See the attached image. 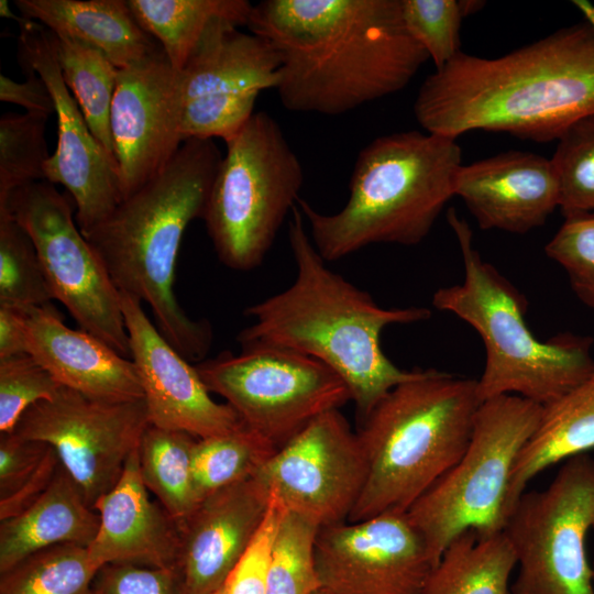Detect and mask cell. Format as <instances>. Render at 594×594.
I'll list each match as a JSON object with an SVG mask.
<instances>
[{
	"instance_id": "cell-1",
	"label": "cell",
	"mask_w": 594,
	"mask_h": 594,
	"mask_svg": "<svg viewBox=\"0 0 594 594\" xmlns=\"http://www.w3.org/2000/svg\"><path fill=\"white\" fill-rule=\"evenodd\" d=\"M246 28L274 48L293 112L339 116L403 90L429 59L400 0H263Z\"/></svg>"
},
{
	"instance_id": "cell-2",
	"label": "cell",
	"mask_w": 594,
	"mask_h": 594,
	"mask_svg": "<svg viewBox=\"0 0 594 594\" xmlns=\"http://www.w3.org/2000/svg\"><path fill=\"white\" fill-rule=\"evenodd\" d=\"M573 3L583 21L499 57L460 52L436 69L415 99L417 122L454 140L482 130L550 142L594 118V6Z\"/></svg>"
},
{
	"instance_id": "cell-3",
	"label": "cell",
	"mask_w": 594,
	"mask_h": 594,
	"mask_svg": "<svg viewBox=\"0 0 594 594\" xmlns=\"http://www.w3.org/2000/svg\"><path fill=\"white\" fill-rule=\"evenodd\" d=\"M289 217L296 277L285 290L244 310L254 322L240 331L238 341L283 346L322 362L345 383L361 421L394 387L421 373L402 370L384 354L382 331L427 320L431 311L381 307L327 266L298 206Z\"/></svg>"
},
{
	"instance_id": "cell-4",
	"label": "cell",
	"mask_w": 594,
	"mask_h": 594,
	"mask_svg": "<svg viewBox=\"0 0 594 594\" xmlns=\"http://www.w3.org/2000/svg\"><path fill=\"white\" fill-rule=\"evenodd\" d=\"M221 158L213 140L184 141L158 175L82 233L117 289L145 302L158 331L189 362L206 359L212 330L177 301L176 261L186 228L204 218Z\"/></svg>"
},
{
	"instance_id": "cell-5",
	"label": "cell",
	"mask_w": 594,
	"mask_h": 594,
	"mask_svg": "<svg viewBox=\"0 0 594 594\" xmlns=\"http://www.w3.org/2000/svg\"><path fill=\"white\" fill-rule=\"evenodd\" d=\"M457 140L416 130L375 138L359 153L345 205L323 213L299 198L309 237L326 262L378 243L419 244L453 197Z\"/></svg>"
},
{
	"instance_id": "cell-6",
	"label": "cell",
	"mask_w": 594,
	"mask_h": 594,
	"mask_svg": "<svg viewBox=\"0 0 594 594\" xmlns=\"http://www.w3.org/2000/svg\"><path fill=\"white\" fill-rule=\"evenodd\" d=\"M481 403L476 380L433 369L394 387L356 430L367 475L348 521L406 513L463 455Z\"/></svg>"
},
{
	"instance_id": "cell-7",
	"label": "cell",
	"mask_w": 594,
	"mask_h": 594,
	"mask_svg": "<svg viewBox=\"0 0 594 594\" xmlns=\"http://www.w3.org/2000/svg\"><path fill=\"white\" fill-rule=\"evenodd\" d=\"M448 222L457 238L464 270L461 284L440 287L432 305L469 323L486 351L483 373L476 380L481 402L516 395L547 405L594 371L593 339L559 333L537 339L525 320L526 298L473 246V232L453 208Z\"/></svg>"
},
{
	"instance_id": "cell-8",
	"label": "cell",
	"mask_w": 594,
	"mask_h": 594,
	"mask_svg": "<svg viewBox=\"0 0 594 594\" xmlns=\"http://www.w3.org/2000/svg\"><path fill=\"white\" fill-rule=\"evenodd\" d=\"M226 145L202 219L219 261L246 272L263 263L297 206L304 169L265 111L255 112Z\"/></svg>"
},
{
	"instance_id": "cell-9",
	"label": "cell",
	"mask_w": 594,
	"mask_h": 594,
	"mask_svg": "<svg viewBox=\"0 0 594 594\" xmlns=\"http://www.w3.org/2000/svg\"><path fill=\"white\" fill-rule=\"evenodd\" d=\"M541 414L542 405L516 395L481 403L463 455L406 512L436 565L461 532L504 530L514 466Z\"/></svg>"
},
{
	"instance_id": "cell-10",
	"label": "cell",
	"mask_w": 594,
	"mask_h": 594,
	"mask_svg": "<svg viewBox=\"0 0 594 594\" xmlns=\"http://www.w3.org/2000/svg\"><path fill=\"white\" fill-rule=\"evenodd\" d=\"M241 349L195 366L207 389L224 398L243 425L276 450L320 415L351 400L342 378L309 355L264 343Z\"/></svg>"
},
{
	"instance_id": "cell-11",
	"label": "cell",
	"mask_w": 594,
	"mask_h": 594,
	"mask_svg": "<svg viewBox=\"0 0 594 594\" xmlns=\"http://www.w3.org/2000/svg\"><path fill=\"white\" fill-rule=\"evenodd\" d=\"M594 530V459L564 461L542 491L525 492L504 532L517 558L513 594H594L585 539Z\"/></svg>"
},
{
	"instance_id": "cell-12",
	"label": "cell",
	"mask_w": 594,
	"mask_h": 594,
	"mask_svg": "<svg viewBox=\"0 0 594 594\" xmlns=\"http://www.w3.org/2000/svg\"><path fill=\"white\" fill-rule=\"evenodd\" d=\"M30 235L53 299L81 330L131 359L120 292L81 233L69 200L54 184L22 186L0 204Z\"/></svg>"
},
{
	"instance_id": "cell-13",
	"label": "cell",
	"mask_w": 594,
	"mask_h": 594,
	"mask_svg": "<svg viewBox=\"0 0 594 594\" xmlns=\"http://www.w3.org/2000/svg\"><path fill=\"white\" fill-rule=\"evenodd\" d=\"M148 426L144 398L101 400L62 386L29 407L12 432L53 448L94 508L118 483Z\"/></svg>"
},
{
	"instance_id": "cell-14",
	"label": "cell",
	"mask_w": 594,
	"mask_h": 594,
	"mask_svg": "<svg viewBox=\"0 0 594 594\" xmlns=\"http://www.w3.org/2000/svg\"><path fill=\"white\" fill-rule=\"evenodd\" d=\"M366 475L358 432L333 409L278 449L254 477L285 510L322 528L348 521Z\"/></svg>"
},
{
	"instance_id": "cell-15",
	"label": "cell",
	"mask_w": 594,
	"mask_h": 594,
	"mask_svg": "<svg viewBox=\"0 0 594 594\" xmlns=\"http://www.w3.org/2000/svg\"><path fill=\"white\" fill-rule=\"evenodd\" d=\"M320 594H421L436 566L406 513H385L319 529Z\"/></svg>"
},
{
	"instance_id": "cell-16",
	"label": "cell",
	"mask_w": 594,
	"mask_h": 594,
	"mask_svg": "<svg viewBox=\"0 0 594 594\" xmlns=\"http://www.w3.org/2000/svg\"><path fill=\"white\" fill-rule=\"evenodd\" d=\"M18 56L22 68L34 70L53 97L57 145L45 163V180L68 190L76 207V222L85 233L121 201L117 161L90 131L63 79L53 32L35 21L20 26Z\"/></svg>"
},
{
	"instance_id": "cell-17",
	"label": "cell",
	"mask_w": 594,
	"mask_h": 594,
	"mask_svg": "<svg viewBox=\"0 0 594 594\" xmlns=\"http://www.w3.org/2000/svg\"><path fill=\"white\" fill-rule=\"evenodd\" d=\"M180 73L164 53L120 69L110 130L121 200L158 175L183 144Z\"/></svg>"
},
{
	"instance_id": "cell-18",
	"label": "cell",
	"mask_w": 594,
	"mask_h": 594,
	"mask_svg": "<svg viewBox=\"0 0 594 594\" xmlns=\"http://www.w3.org/2000/svg\"><path fill=\"white\" fill-rule=\"evenodd\" d=\"M120 301L150 425L197 439L241 428L234 409L212 399L196 366L163 337L142 304L124 293H120Z\"/></svg>"
},
{
	"instance_id": "cell-19",
	"label": "cell",
	"mask_w": 594,
	"mask_h": 594,
	"mask_svg": "<svg viewBox=\"0 0 594 594\" xmlns=\"http://www.w3.org/2000/svg\"><path fill=\"white\" fill-rule=\"evenodd\" d=\"M268 505V494L253 476L206 496L176 521L175 569L187 594H212L224 585Z\"/></svg>"
},
{
	"instance_id": "cell-20",
	"label": "cell",
	"mask_w": 594,
	"mask_h": 594,
	"mask_svg": "<svg viewBox=\"0 0 594 594\" xmlns=\"http://www.w3.org/2000/svg\"><path fill=\"white\" fill-rule=\"evenodd\" d=\"M454 194L483 230L524 234L546 223L560 204V188L551 160L508 151L461 165Z\"/></svg>"
},
{
	"instance_id": "cell-21",
	"label": "cell",
	"mask_w": 594,
	"mask_h": 594,
	"mask_svg": "<svg viewBox=\"0 0 594 594\" xmlns=\"http://www.w3.org/2000/svg\"><path fill=\"white\" fill-rule=\"evenodd\" d=\"M21 311L28 329L29 354L62 386L101 400L144 397L131 359L94 334L67 327L52 305Z\"/></svg>"
},
{
	"instance_id": "cell-22",
	"label": "cell",
	"mask_w": 594,
	"mask_h": 594,
	"mask_svg": "<svg viewBox=\"0 0 594 594\" xmlns=\"http://www.w3.org/2000/svg\"><path fill=\"white\" fill-rule=\"evenodd\" d=\"M147 491L136 449L118 483L94 507L100 524L87 551L97 570L110 563L175 569L177 522L161 504L150 499Z\"/></svg>"
},
{
	"instance_id": "cell-23",
	"label": "cell",
	"mask_w": 594,
	"mask_h": 594,
	"mask_svg": "<svg viewBox=\"0 0 594 594\" xmlns=\"http://www.w3.org/2000/svg\"><path fill=\"white\" fill-rule=\"evenodd\" d=\"M20 15L97 50L125 69L163 52L124 0H15Z\"/></svg>"
},
{
	"instance_id": "cell-24",
	"label": "cell",
	"mask_w": 594,
	"mask_h": 594,
	"mask_svg": "<svg viewBox=\"0 0 594 594\" xmlns=\"http://www.w3.org/2000/svg\"><path fill=\"white\" fill-rule=\"evenodd\" d=\"M240 28L221 20L208 30L179 72L184 103L206 96L276 88L279 61L274 48Z\"/></svg>"
},
{
	"instance_id": "cell-25",
	"label": "cell",
	"mask_w": 594,
	"mask_h": 594,
	"mask_svg": "<svg viewBox=\"0 0 594 594\" xmlns=\"http://www.w3.org/2000/svg\"><path fill=\"white\" fill-rule=\"evenodd\" d=\"M99 514L91 508L65 468L59 465L43 495L21 514L1 520L0 573L34 552L61 543L88 547Z\"/></svg>"
},
{
	"instance_id": "cell-26",
	"label": "cell",
	"mask_w": 594,
	"mask_h": 594,
	"mask_svg": "<svg viewBox=\"0 0 594 594\" xmlns=\"http://www.w3.org/2000/svg\"><path fill=\"white\" fill-rule=\"evenodd\" d=\"M594 449V371L582 383L542 406L539 424L514 466L510 514L527 484L541 471ZM509 516V515H508Z\"/></svg>"
},
{
	"instance_id": "cell-27",
	"label": "cell",
	"mask_w": 594,
	"mask_h": 594,
	"mask_svg": "<svg viewBox=\"0 0 594 594\" xmlns=\"http://www.w3.org/2000/svg\"><path fill=\"white\" fill-rule=\"evenodd\" d=\"M515 550L504 531L473 529L453 538L428 576L421 594H513Z\"/></svg>"
},
{
	"instance_id": "cell-28",
	"label": "cell",
	"mask_w": 594,
	"mask_h": 594,
	"mask_svg": "<svg viewBox=\"0 0 594 594\" xmlns=\"http://www.w3.org/2000/svg\"><path fill=\"white\" fill-rule=\"evenodd\" d=\"M135 20L180 72L218 21L246 26L253 4L246 0H128Z\"/></svg>"
},
{
	"instance_id": "cell-29",
	"label": "cell",
	"mask_w": 594,
	"mask_h": 594,
	"mask_svg": "<svg viewBox=\"0 0 594 594\" xmlns=\"http://www.w3.org/2000/svg\"><path fill=\"white\" fill-rule=\"evenodd\" d=\"M197 438L184 431L150 425L138 448L141 477L160 504L179 521L199 503L193 481Z\"/></svg>"
},
{
	"instance_id": "cell-30",
	"label": "cell",
	"mask_w": 594,
	"mask_h": 594,
	"mask_svg": "<svg viewBox=\"0 0 594 594\" xmlns=\"http://www.w3.org/2000/svg\"><path fill=\"white\" fill-rule=\"evenodd\" d=\"M54 42L66 86L95 138L116 160L110 114L120 69L100 52L87 45L56 34Z\"/></svg>"
},
{
	"instance_id": "cell-31",
	"label": "cell",
	"mask_w": 594,
	"mask_h": 594,
	"mask_svg": "<svg viewBox=\"0 0 594 594\" xmlns=\"http://www.w3.org/2000/svg\"><path fill=\"white\" fill-rule=\"evenodd\" d=\"M277 450L244 425L232 432L197 439L193 451V481L198 502L253 477Z\"/></svg>"
},
{
	"instance_id": "cell-32",
	"label": "cell",
	"mask_w": 594,
	"mask_h": 594,
	"mask_svg": "<svg viewBox=\"0 0 594 594\" xmlns=\"http://www.w3.org/2000/svg\"><path fill=\"white\" fill-rule=\"evenodd\" d=\"M98 571L86 547L55 544L0 573V594H92Z\"/></svg>"
},
{
	"instance_id": "cell-33",
	"label": "cell",
	"mask_w": 594,
	"mask_h": 594,
	"mask_svg": "<svg viewBox=\"0 0 594 594\" xmlns=\"http://www.w3.org/2000/svg\"><path fill=\"white\" fill-rule=\"evenodd\" d=\"M53 299L28 232L0 210V306L26 310Z\"/></svg>"
},
{
	"instance_id": "cell-34",
	"label": "cell",
	"mask_w": 594,
	"mask_h": 594,
	"mask_svg": "<svg viewBox=\"0 0 594 594\" xmlns=\"http://www.w3.org/2000/svg\"><path fill=\"white\" fill-rule=\"evenodd\" d=\"M319 527L284 510L272 551L266 594H315L319 588L315 547Z\"/></svg>"
},
{
	"instance_id": "cell-35",
	"label": "cell",
	"mask_w": 594,
	"mask_h": 594,
	"mask_svg": "<svg viewBox=\"0 0 594 594\" xmlns=\"http://www.w3.org/2000/svg\"><path fill=\"white\" fill-rule=\"evenodd\" d=\"M48 116L9 113L0 119V204L28 184L45 180L50 154L45 141Z\"/></svg>"
},
{
	"instance_id": "cell-36",
	"label": "cell",
	"mask_w": 594,
	"mask_h": 594,
	"mask_svg": "<svg viewBox=\"0 0 594 594\" xmlns=\"http://www.w3.org/2000/svg\"><path fill=\"white\" fill-rule=\"evenodd\" d=\"M484 6L474 0H400L408 34L436 65L443 67L460 51L462 20Z\"/></svg>"
},
{
	"instance_id": "cell-37",
	"label": "cell",
	"mask_w": 594,
	"mask_h": 594,
	"mask_svg": "<svg viewBox=\"0 0 594 594\" xmlns=\"http://www.w3.org/2000/svg\"><path fill=\"white\" fill-rule=\"evenodd\" d=\"M551 162L564 218L594 212V118L576 123L558 141Z\"/></svg>"
},
{
	"instance_id": "cell-38",
	"label": "cell",
	"mask_w": 594,
	"mask_h": 594,
	"mask_svg": "<svg viewBox=\"0 0 594 594\" xmlns=\"http://www.w3.org/2000/svg\"><path fill=\"white\" fill-rule=\"evenodd\" d=\"M62 385L31 354L0 359V433L12 432L23 413L53 398Z\"/></svg>"
},
{
	"instance_id": "cell-39",
	"label": "cell",
	"mask_w": 594,
	"mask_h": 594,
	"mask_svg": "<svg viewBox=\"0 0 594 594\" xmlns=\"http://www.w3.org/2000/svg\"><path fill=\"white\" fill-rule=\"evenodd\" d=\"M258 91L221 94L193 99L184 103L180 136L224 142L234 138L255 113Z\"/></svg>"
},
{
	"instance_id": "cell-40",
	"label": "cell",
	"mask_w": 594,
	"mask_h": 594,
	"mask_svg": "<svg viewBox=\"0 0 594 594\" xmlns=\"http://www.w3.org/2000/svg\"><path fill=\"white\" fill-rule=\"evenodd\" d=\"M544 252L563 267L576 297L594 309V212L564 218Z\"/></svg>"
},
{
	"instance_id": "cell-41",
	"label": "cell",
	"mask_w": 594,
	"mask_h": 594,
	"mask_svg": "<svg viewBox=\"0 0 594 594\" xmlns=\"http://www.w3.org/2000/svg\"><path fill=\"white\" fill-rule=\"evenodd\" d=\"M284 510L270 497L260 528L224 583L227 594H266L273 546Z\"/></svg>"
},
{
	"instance_id": "cell-42",
	"label": "cell",
	"mask_w": 594,
	"mask_h": 594,
	"mask_svg": "<svg viewBox=\"0 0 594 594\" xmlns=\"http://www.w3.org/2000/svg\"><path fill=\"white\" fill-rule=\"evenodd\" d=\"M92 594H187L176 569L110 563L96 574Z\"/></svg>"
},
{
	"instance_id": "cell-43",
	"label": "cell",
	"mask_w": 594,
	"mask_h": 594,
	"mask_svg": "<svg viewBox=\"0 0 594 594\" xmlns=\"http://www.w3.org/2000/svg\"><path fill=\"white\" fill-rule=\"evenodd\" d=\"M48 446L14 432L0 433V498L10 495L37 469Z\"/></svg>"
},
{
	"instance_id": "cell-44",
	"label": "cell",
	"mask_w": 594,
	"mask_h": 594,
	"mask_svg": "<svg viewBox=\"0 0 594 594\" xmlns=\"http://www.w3.org/2000/svg\"><path fill=\"white\" fill-rule=\"evenodd\" d=\"M61 461L53 448L48 450L37 469L10 495L0 498V520L14 517L33 505L51 485Z\"/></svg>"
},
{
	"instance_id": "cell-45",
	"label": "cell",
	"mask_w": 594,
	"mask_h": 594,
	"mask_svg": "<svg viewBox=\"0 0 594 594\" xmlns=\"http://www.w3.org/2000/svg\"><path fill=\"white\" fill-rule=\"evenodd\" d=\"M24 81L0 76V100L23 107L26 112L51 116L55 112L53 97L44 80L32 69H23Z\"/></svg>"
},
{
	"instance_id": "cell-46",
	"label": "cell",
	"mask_w": 594,
	"mask_h": 594,
	"mask_svg": "<svg viewBox=\"0 0 594 594\" xmlns=\"http://www.w3.org/2000/svg\"><path fill=\"white\" fill-rule=\"evenodd\" d=\"M29 354V337L21 310L0 306V359Z\"/></svg>"
},
{
	"instance_id": "cell-47",
	"label": "cell",
	"mask_w": 594,
	"mask_h": 594,
	"mask_svg": "<svg viewBox=\"0 0 594 594\" xmlns=\"http://www.w3.org/2000/svg\"><path fill=\"white\" fill-rule=\"evenodd\" d=\"M212 594H227L224 585L220 587L218 591L213 592Z\"/></svg>"
},
{
	"instance_id": "cell-48",
	"label": "cell",
	"mask_w": 594,
	"mask_h": 594,
	"mask_svg": "<svg viewBox=\"0 0 594 594\" xmlns=\"http://www.w3.org/2000/svg\"><path fill=\"white\" fill-rule=\"evenodd\" d=\"M592 574H593V581H594V561H593V564H592Z\"/></svg>"
},
{
	"instance_id": "cell-49",
	"label": "cell",
	"mask_w": 594,
	"mask_h": 594,
	"mask_svg": "<svg viewBox=\"0 0 594 594\" xmlns=\"http://www.w3.org/2000/svg\"><path fill=\"white\" fill-rule=\"evenodd\" d=\"M315 594H320V593L316 592Z\"/></svg>"
}]
</instances>
